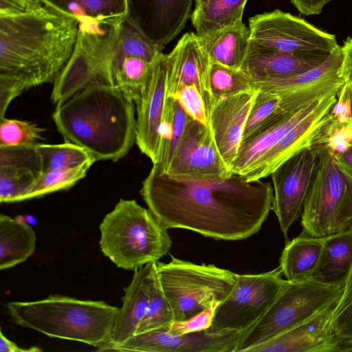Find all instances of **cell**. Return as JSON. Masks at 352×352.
<instances>
[{
	"label": "cell",
	"mask_w": 352,
	"mask_h": 352,
	"mask_svg": "<svg viewBox=\"0 0 352 352\" xmlns=\"http://www.w3.org/2000/svg\"><path fill=\"white\" fill-rule=\"evenodd\" d=\"M0 147L35 146L43 140L45 129L24 120L0 119Z\"/></svg>",
	"instance_id": "obj_34"
},
{
	"label": "cell",
	"mask_w": 352,
	"mask_h": 352,
	"mask_svg": "<svg viewBox=\"0 0 352 352\" xmlns=\"http://www.w3.org/2000/svg\"><path fill=\"white\" fill-rule=\"evenodd\" d=\"M80 25H113L126 16L127 0H41Z\"/></svg>",
	"instance_id": "obj_26"
},
{
	"label": "cell",
	"mask_w": 352,
	"mask_h": 352,
	"mask_svg": "<svg viewBox=\"0 0 352 352\" xmlns=\"http://www.w3.org/2000/svg\"><path fill=\"white\" fill-rule=\"evenodd\" d=\"M206 0H196V4L201 3L202 2L206 1Z\"/></svg>",
	"instance_id": "obj_43"
},
{
	"label": "cell",
	"mask_w": 352,
	"mask_h": 352,
	"mask_svg": "<svg viewBox=\"0 0 352 352\" xmlns=\"http://www.w3.org/2000/svg\"><path fill=\"white\" fill-rule=\"evenodd\" d=\"M219 304L212 305L188 320L174 321L169 327L170 330L180 335L206 330L212 324Z\"/></svg>",
	"instance_id": "obj_37"
},
{
	"label": "cell",
	"mask_w": 352,
	"mask_h": 352,
	"mask_svg": "<svg viewBox=\"0 0 352 352\" xmlns=\"http://www.w3.org/2000/svg\"><path fill=\"white\" fill-rule=\"evenodd\" d=\"M101 251L120 268L135 271L167 254V228L133 199H120L99 226Z\"/></svg>",
	"instance_id": "obj_5"
},
{
	"label": "cell",
	"mask_w": 352,
	"mask_h": 352,
	"mask_svg": "<svg viewBox=\"0 0 352 352\" xmlns=\"http://www.w3.org/2000/svg\"><path fill=\"white\" fill-rule=\"evenodd\" d=\"M243 335L237 331L209 333L206 330L180 335L167 327L135 334L123 344L109 346L104 351L235 352Z\"/></svg>",
	"instance_id": "obj_16"
},
{
	"label": "cell",
	"mask_w": 352,
	"mask_h": 352,
	"mask_svg": "<svg viewBox=\"0 0 352 352\" xmlns=\"http://www.w3.org/2000/svg\"><path fill=\"white\" fill-rule=\"evenodd\" d=\"M324 238L303 234L287 241L279 260L286 280L300 282L311 279L320 262Z\"/></svg>",
	"instance_id": "obj_25"
},
{
	"label": "cell",
	"mask_w": 352,
	"mask_h": 352,
	"mask_svg": "<svg viewBox=\"0 0 352 352\" xmlns=\"http://www.w3.org/2000/svg\"><path fill=\"white\" fill-rule=\"evenodd\" d=\"M6 307L18 325L45 336L83 342L99 350L109 344L119 308L104 301L52 295L28 302H10Z\"/></svg>",
	"instance_id": "obj_4"
},
{
	"label": "cell",
	"mask_w": 352,
	"mask_h": 352,
	"mask_svg": "<svg viewBox=\"0 0 352 352\" xmlns=\"http://www.w3.org/2000/svg\"><path fill=\"white\" fill-rule=\"evenodd\" d=\"M321 146L296 153L270 175L274 190L272 210L287 239L290 226L301 217L318 167Z\"/></svg>",
	"instance_id": "obj_13"
},
{
	"label": "cell",
	"mask_w": 352,
	"mask_h": 352,
	"mask_svg": "<svg viewBox=\"0 0 352 352\" xmlns=\"http://www.w3.org/2000/svg\"><path fill=\"white\" fill-rule=\"evenodd\" d=\"M210 62L240 69L250 45L249 28L240 21L203 37H199Z\"/></svg>",
	"instance_id": "obj_24"
},
{
	"label": "cell",
	"mask_w": 352,
	"mask_h": 352,
	"mask_svg": "<svg viewBox=\"0 0 352 352\" xmlns=\"http://www.w3.org/2000/svg\"><path fill=\"white\" fill-rule=\"evenodd\" d=\"M338 92L323 96L316 108L288 131L263 157L247 177L254 181L270 176L274 170L296 153L327 144L334 124L332 109Z\"/></svg>",
	"instance_id": "obj_14"
},
{
	"label": "cell",
	"mask_w": 352,
	"mask_h": 352,
	"mask_svg": "<svg viewBox=\"0 0 352 352\" xmlns=\"http://www.w3.org/2000/svg\"><path fill=\"white\" fill-rule=\"evenodd\" d=\"M168 55L161 52L153 65L144 92L135 104L137 111L136 142L140 151L153 164L157 159L159 129L167 98Z\"/></svg>",
	"instance_id": "obj_19"
},
{
	"label": "cell",
	"mask_w": 352,
	"mask_h": 352,
	"mask_svg": "<svg viewBox=\"0 0 352 352\" xmlns=\"http://www.w3.org/2000/svg\"><path fill=\"white\" fill-rule=\"evenodd\" d=\"M36 234L25 222L0 214V270L26 261L36 248Z\"/></svg>",
	"instance_id": "obj_27"
},
{
	"label": "cell",
	"mask_w": 352,
	"mask_h": 352,
	"mask_svg": "<svg viewBox=\"0 0 352 352\" xmlns=\"http://www.w3.org/2000/svg\"><path fill=\"white\" fill-rule=\"evenodd\" d=\"M192 118L208 124V109L200 91L195 85L185 86L179 89L173 97Z\"/></svg>",
	"instance_id": "obj_36"
},
{
	"label": "cell",
	"mask_w": 352,
	"mask_h": 352,
	"mask_svg": "<svg viewBox=\"0 0 352 352\" xmlns=\"http://www.w3.org/2000/svg\"><path fill=\"white\" fill-rule=\"evenodd\" d=\"M78 32L77 19L45 4L0 16V119L24 91L58 79L74 54Z\"/></svg>",
	"instance_id": "obj_2"
},
{
	"label": "cell",
	"mask_w": 352,
	"mask_h": 352,
	"mask_svg": "<svg viewBox=\"0 0 352 352\" xmlns=\"http://www.w3.org/2000/svg\"><path fill=\"white\" fill-rule=\"evenodd\" d=\"M243 132V138L252 133L280 106L282 97L270 91L258 89Z\"/></svg>",
	"instance_id": "obj_35"
},
{
	"label": "cell",
	"mask_w": 352,
	"mask_h": 352,
	"mask_svg": "<svg viewBox=\"0 0 352 352\" xmlns=\"http://www.w3.org/2000/svg\"><path fill=\"white\" fill-rule=\"evenodd\" d=\"M352 352V267L342 294L302 324L249 352Z\"/></svg>",
	"instance_id": "obj_9"
},
{
	"label": "cell",
	"mask_w": 352,
	"mask_h": 352,
	"mask_svg": "<svg viewBox=\"0 0 352 352\" xmlns=\"http://www.w3.org/2000/svg\"><path fill=\"white\" fill-rule=\"evenodd\" d=\"M161 287L175 321L188 320L220 303L231 292L237 274L212 264H196L171 255L168 263L156 262Z\"/></svg>",
	"instance_id": "obj_7"
},
{
	"label": "cell",
	"mask_w": 352,
	"mask_h": 352,
	"mask_svg": "<svg viewBox=\"0 0 352 352\" xmlns=\"http://www.w3.org/2000/svg\"><path fill=\"white\" fill-rule=\"evenodd\" d=\"M136 107L117 87L92 83L56 104L52 118L64 139L96 160L116 162L136 142Z\"/></svg>",
	"instance_id": "obj_3"
},
{
	"label": "cell",
	"mask_w": 352,
	"mask_h": 352,
	"mask_svg": "<svg viewBox=\"0 0 352 352\" xmlns=\"http://www.w3.org/2000/svg\"><path fill=\"white\" fill-rule=\"evenodd\" d=\"M333 52L286 53L263 47L250 41L247 56L240 69L252 84L262 82L309 72L323 64Z\"/></svg>",
	"instance_id": "obj_20"
},
{
	"label": "cell",
	"mask_w": 352,
	"mask_h": 352,
	"mask_svg": "<svg viewBox=\"0 0 352 352\" xmlns=\"http://www.w3.org/2000/svg\"><path fill=\"white\" fill-rule=\"evenodd\" d=\"M165 174L177 180L208 181L233 173L218 151L209 124L190 117Z\"/></svg>",
	"instance_id": "obj_12"
},
{
	"label": "cell",
	"mask_w": 352,
	"mask_h": 352,
	"mask_svg": "<svg viewBox=\"0 0 352 352\" xmlns=\"http://www.w3.org/2000/svg\"><path fill=\"white\" fill-rule=\"evenodd\" d=\"M248 0H206L196 4L191 15L196 34L203 37L242 21Z\"/></svg>",
	"instance_id": "obj_28"
},
{
	"label": "cell",
	"mask_w": 352,
	"mask_h": 352,
	"mask_svg": "<svg viewBox=\"0 0 352 352\" xmlns=\"http://www.w3.org/2000/svg\"><path fill=\"white\" fill-rule=\"evenodd\" d=\"M334 156L341 167L352 177V144L344 151L335 153Z\"/></svg>",
	"instance_id": "obj_42"
},
{
	"label": "cell",
	"mask_w": 352,
	"mask_h": 352,
	"mask_svg": "<svg viewBox=\"0 0 352 352\" xmlns=\"http://www.w3.org/2000/svg\"><path fill=\"white\" fill-rule=\"evenodd\" d=\"M322 98L302 107L292 100L282 99L279 107L252 133L242 140L231 168L232 173L246 179L267 153L294 126L309 116Z\"/></svg>",
	"instance_id": "obj_15"
},
{
	"label": "cell",
	"mask_w": 352,
	"mask_h": 352,
	"mask_svg": "<svg viewBox=\"0 0 352 352\" xmlns=\"http://www.w3.org/2000/svg\"><path fill=\"white\" fill-rule=\"evenodd\" d=\"M42 173L36 146L0 147V202L20 201Z\"/></svg>",
	"instance_id": "obj_23"
},
{
	"label": "cell",
	"mask_w": 352,
	"mask_h": 352,
	"mask_svg": "<svg viewBox=\"0 0 352 352\" xmlns=\"http://www.w3.org/2000/svg\"><path fill=\"white\" fill-rule=\"evenodd\" d=\"M140 194L167 228L188 230L214 240L239 241L257 233L272 210L273 187L261 179L183 181L153 166Z\"/></svg>",
	"instance_id": "obj_1"
},
{
	"label": "cell",
	"mask_w": 352,
	"mask_h": 352,
	"mask_svg": "<svg viewBox=\"0 0 352 352\" xmlns=\"http://www.w3.org/2000/svg\"><path fill=\"white\" fill-rule=\"evenodd\" d=\"M155 274L156 262L135 271L130 284L124 288L122 306L115 319L111 343L100 351L120 345L135 334L148 308Z\"/></svg>",
	"instance_id": "obj_22"
},
{
	"label": "cell",
	"mask_w": 352,
	"mask_h": 352,
	"mask_svg": "<svg viewBox=\"0 0 352 352\" xmlns=\"http://www.w3.org/2000/svg\"><path fill=\"white\" fill-rule=\"evenodd\" d=\"M352 267V229L324 238L319 265L311 278L335 282L345 278Z\"/></svg>",
	"instance_id": "obj_29"
},
{
	"label": "cell",
	"mask_w": 352,
	"mask_h": 352,
	"mask_svg": "<svg viewBox=\"0 0 352 352\" xmlns=\"http://www.w3.org/2000/svg\"><path fill=\"white\" fill-rule=\"evenodd\" d=\"M342 61L341 66L344 86L347 89L351 100L352 116V37H348L341 46Z\"/></svg>",
	"instance_id": "obj_39"
},
{
	"label": "cell",
	"mask_w": 352,
	"mask_h": 352,
	"mask_svg": "<svg viewBox=\"0 0 352 352\" xmlns=\"http://www.w3.org/2000/svg\"><path fill=\"white\" fill-rule=\"evenodd\" d=\"M192 0H127L126 16L162 51L184 29Z\"/></svg>",
	"instance_id": "obj_17"
},
{
	"label": "cell",
	"mask_w": 352,
	"mask_h": 352,
	"mask_svg": "<svg viewBox=\"0 0 352 352\" xmlns=\"http://www.w3.org/2000/svg\"><path fill=\"white\" fill-rule=\"evenodd\" d=\"M351 132H352V122L351 123Z\"/></svg>",
	"instance_id": "obj_44"
},
{
	"label": "cell",
	"mask_w": 352,
	"mask_h": 352,
	"mask_svg": "<svg viewBox=\"0 0 352 352\" xmlns=\"http://www.w3.org/2000/svg\"><path fill=\"white\" fill-rule=\"evenodd\" d=\"M208 83L210 101L254 88L252 81L241 69L228 67L212 62L209 68Z\"/></svg>",
	"instance_id": "obj_32"
},
{
	"label": "cell",
	"mask_w": 352,
	"mask_h": 352,
	"mask_svg": "<svg viewBox=\"0 0 352 352\" xmlns=\"http://www.w3.org/2000/svg\"><path fill=\"white\" fill-rule=\"evenodd\" d=\"M41 0H0V16H14L30 13L41 8Z\"/></svg>",
	"instance_id": "obj_38"
},
{
	"label": "cell",
	"mask_w": 352,
	"mask_h": 352,
	"mask_svg": "<svg viewBox=\"0 0 352 352\" xmlns=\"http://www.w3.org/2000/svg\"><path fill=\"white\" fill-rule=\"evenodd\" d=\"M346 276L335 282L287 280L265 314L241 337L235 352H249L305 322L342 294Z\"/></svg>",
	"instance_id": "obj_8"
},
{
	"label": "cell",
	"mask_w": 352,
	"mask_h": 352,
	"mask_svg": "<svg viewBox=\"0 0 352 352\" xmlns=\"http://www.w3.org/2000/svg\"><path fill=\"white\" fill-rule=\"evenodd\" d=\"M94 162H89L78 166L43 173L36 182L21 197V201L41 197L73 186L84 178Z\"/></svg>",
	"instance_id": "obj_31"
},
{
	"label": "cell",
	"mask_w": 352,
	"mask_h": 352,
	"mask_svg": "<svg viewBox=\"0 0 352 352\" xmlns=\"http://www.w3.org/2000/svg\"><path fill=\"white\" fill-rule=\"evenodd\" d=\"M278 267L259 274H238L236 283L217 306L209 333H245L265 314L286 285Z\"/></svg>",
	"instance_id": "obj_10"
},
{
	"label": "cell",
	"mask_w": 352,
	"mask_h": 352,
	"mask_svg": "<svg viewBox=\"0 0 352 352\" xmlns=\"http://www.w3.org/2000/svg\"><path fill=\"white\" fill-rule=\"evenodd\" d=\"M332 0H290L298 10L305 15L318 14L323 7Z\"/></svg>",
	"instance_id": "obj_40"
},
{
	"label": "cell",
	"mask_w": 352,
	"mask_h": 352,
	"mask_svg": "<svg viewBox=\"0 0 352 352\" xmlns=\"http://www.w3.org/2000/svg\"><path fill=\"white\" fill-rule=\"evenodd\" d=\"M0 351L1 352H36L41 351L37 346H32L29 349H22L14 342L7 338L1 329L0 331Z\"/></svg>",
	"instance_id": "obj_41"
},
{
	"label": "cell",
	"mask_w": 352,
	"mask_h": 352,
	"mask_svg": "<svg viewBox=\"0 0 352 352\" xmlns=\"http://www.w3.org/2000/svg\"><path fill=\"white\" fill-rule=\"evenodd\" d=\"M167 55V97H173L185 86L195 85L203 95L208 109L211 98L208 83L210 60L199 36L194 32L184 34Z\"/></svg>",
	"instance_id": "obj_21"
},
{
	"label": "cell",
	"mask_w": 352,
	"mask_h": 352,
	"mask_svg": "<svg viewBox=\"0 0 352 352\" xmlns=\"http://www.w3.org/2000/svg\"><path fill=\"white\" fill-rule=\"evenodd\" d=\"M249 29L251 41L281 52H333L340 46L334 35L279 10L250 18Z\"/></svg>",
	"instance_id": "obj_11"
},
{
	"label": "cell",
	"mask_w": 352,
	"mask_h": 352,
	"mask_svg": "<svg viewBox=\"0 0 352 352\" xmlns=\"http://www.w3.org/2000/svg\"><path fill=\"white\" fill-rule=\"evenodd\" d=\"M258 91V89L253 88L235 95L212 100L208 106V124L214 140L230 170Z\"/></svg>",
	"instance_id": "obj_18"
},
{
	"label": "cell",
	"mask_w": 352,
	"mask_h": 352,
	"mask_svg": "<svg viewBox=\"0 0 352 352\" xmlns=\"http://www.w3.org/2000/svg\"><path fill=\"white\" fill-rule=\"evenodd\" d=\"M36 149L41 160L43 173L96 162L85 148L69 142L58 144L39 143Z\"/></svg>",
	"instance_id": "obj_30"
},
{
	"label": "cell",
	"mask_w": 352,
	"mask_h": 352,
	"mask_svg": "<svg viewBox=\"0 0 352 352\" xmlns=\"http://www.w3.org/2000/svg\"><path fill=\"white\" fill-rule=\"evenodd\" d=\"M301 234L326 238L352 229V177L321 146L318 167L301 214Z\"/></svg>",
	"instance_id": "obj_6"
},
{
	"label": "cell",
	"mask_w": 352,
	"mask_h": 352,
	"mask_svg": "<svg viewBox=\"0 0 352 352\" xmlns=\"http://www.w3.org/2000/svg\"><path fill=\"white\" fill-rule=\"evenodd\" d=\"M174 321L171 305L161 287L156 269L148 308L135 334L170 327Z\"/></svg>",
	"instance_id": "obj_33"
}]
</instances>
